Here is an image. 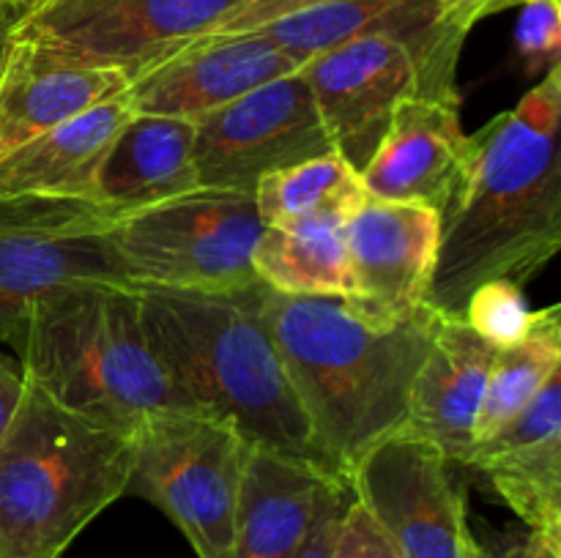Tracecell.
I'll return each mask as SVG.
<instances>
[{
	"label": "cell",
	"mask_w": 561,
	"mask_h": 558,
	"mask_svg": "<svg viewBox=\"0 0 561 558\" xmlns=\"http://www.w3.org/2000/svg\"><path fill=\"white\" fill-rule=\"evenodd\" d=\"M266 317L323 463L348 481L362 454L398 435L442 312H389L359 295L266 290Z\"/></svg>",
	"instance_id": "cell-1"
},
{
	"label": "cell",
	"mask_w": 561,
	"mask_h": 558,
	"mask_svg": "<svg viewBox=\"0 0 561 558\" xmlns=\"http://www.w3.org/2000/svg\"><path fill=\"white\" fill-rule=\"evenodd\" d=\"M561 66L469 135V173L442 213L427 304L460 317L480 284H526L561 249Z\"/></svg>",
	"instance_id": "cell-2"
},
{
	"label": "cell",
	"mask_w": 561,
	"mask_h": 558,
	"mask_svg": "<svg viewBox=\"0 0 561 558\" xmlns=\"http://www.w3.org/2000/svg\"><path fill=\"white\" fill-rule=\"evenodd\" d=\"M135 288L153 356L192 408L252 446L327 468L274 342L261 279L233 290Z\"/></svg>",
	"instance_id": "cell-3"
},
{
	"label": "cell",
	"mask_w": 561,
	"mask_h": 558,
	"mask_svg": "<svg viewBox=\"0 0 561 558\" xmlns=\"http://www.w3.org/2000/svg\"><path fill=\"white\" fill-rule=\"evenodd\" d=\"M14 353L27 381L96 425L135 432L162 410H195L159 367L129 282L85 279L44 293Z\"/></svg>",
	"instance_id": "cell-4"
},
{
	"label": "cell",
	"mask_w": 561,
	"mask_h": 558,
	"mask_svg": "<svg viewBox=\"0 0 561 558\" xmlns=\"http://www.w3.org/2000/svg\"><path fill=\"white\" fill-rule=\"evenodd\" d=\"M135 432L55 403L33 381L0 432L3 558H64L71 542L126 496Z\"/></svg>",
	"instance_id": "cell-5"
},
{
	"label": "cell",
	"mask_w": 561,
	"mask_h": 558,
	"mask_svg": "<svg viewBox=\"0 0 561 558\" xmlns=\"http://www.w3.org/2000/svg\"><path fill=\"white\" fill-rule=\"evenodd\" d=\"M263 219L250 191L197 189L113 217L107 246L129 284L233 290L257 282Z\"/></svg>",
	"instance_id": "cell-6"
},
{
	"label": "cell",
	"mask_w": 561,
	"mask_h": 558,
	"mask_svg": "<svg viewBox=\"0 0 561 558\" xmlns=\"http://www.w3.org/2000/svg\"><path fill=\"white\" fill-rule=\"evenodd\" d=\"M250 443L201 410H162L135 430L126 492L162 509L197 558H230Z\"/></svg>",
	"instance_id": "cell-7"
},
{
	"label": "cell",
	"mask_w": 561,
	"mask_h": 558,
	"mask_svg": "<svg viewBox=\"0 0 561 558\" xmlns=\"http://www.w3.org/2000/svg\"><path fill=\"white\" fill-rule=\"evenodd\" d=\"M460 47L463 42L425 47L367 36L299 66L334 151L362 173L400 104L416 96H458Z\"/></svg>",
	"instance_id": "cell-8"
},
{
	"label": "cell",
	"mask_w": 561,
	"mask_h": 558,
	"mask_svg": "<svg viewBox=\"0 0 561 558\" xmlns=\"http://www.w3.org/2000/svg\"><path fill=\"white\" fill-rule=\"evenodd\" d=\"M113 217L91 197H0V345L16 348L31 306L60 284L126 282L104 235Z\"/></svg>",
	"instance_id": "cell-9"
},
{
	"label": "cell",
	"mask_w": 561,
	"mask_h": 558,
	"mask_svg": "<svg viewBox=\"0 0 561 558\" xmlns=\"http://www.w3.org/2000/svg\"><path fill=\"white\" fill-rule=\"evenodd\" d=\"M241 0H49L14 33L129 82L195 38L217 33Z\"/></svg>",
	"instance_id": "cell-10"
},
{
	"label": "cell",
	"mask_w": 561,
	"mask_h": 558,
	"mask_svg": "<svg viewBox=\"0 0 561 558\" xmlns=\"http://www.w3.org/2000/svg\"><path fill=\"white\" fill-rule=\"evenodd\" d=\"M348 490L398 558H466L463 487L442 449L398 432L367 449Z\"/></svg>",
	"instance_id": "cell-11"
},
{
	"label": "cell",
	"mask_w": 561,
	"mask_h": 558,
	"mask_svg": "<svg viewBox=\"0 0 561 558\" xmlns=\"http://www.w3.org/2000/svg\"><path fill=\"white\" fill-rule=\"evenodd\" d=\"M192 124L203 189L252 195L268 173L334 151L301 71L266 82Z\"/></svg>",
	"instance_id": "cell-12"
},
{
	"label": "cell",
	"mask_w": 561,
	"mask_h": 558,
	"mask_svg": "<svg viewBox=\"0 0 561 558\" xmlns=\"http://www.w3.org/2000/svg\"><path fill=\"white\" fill-rule=\"evenodd\" d=\"M294 71L299 66L261 33H208L140 71L124 93L135 115L197 120Z\"/></svg>",
	"instance_id": "cell-13"
},
{
	"label": "cell",
	"mask_w": 561,
	"mask_h": 558,
	"mask_svg": "<svg viewBox=\"0 0 561 558\" xmlns=\"http://www.w3.org/2000/svg\"><path fill=\"white\" fill-rule=\"evenodd\" d=\"M460 96H416L394 109L359 178L370 200L416 202L442 217L469 173Z\"/></svg>",
	"instance_id": "cell-14"
},
{
	"label": "cell",
	"mask_w": 561,
	"mask_h": 558,
	"mask_svg": "<svg viewBox=\"0 0 561 558\" xmlns=\"http://www.w3.org/2000/svg\"><path fill=\"white\" fill-rule=\"evenodd\" d=\"M124 71L66 58L11 33L0 55V162L75 115L121 96Z\"/></svg>",
	"instance_id": "cell-15"
},
{
	"label": "cell",
	"mask_w": 561,
	"mask_h": 558,
	"mask_svg": "<svg viewBox=\"0 0 561 558\" xmlns=\"http://www.w3.org/2000/svg\"><path fill=\"white\" fill-rule=\"evenodd\" d=\"M354 295L389 312L427 304L442 217L416 202L367 200L343 224Z\"/></svg>",
	"instance_id": "cell-16"
},
{
	"label": "cell",
	"mask_w": 561,
	"mask_h": 558,
	"mask_svg": "<svg viewBox=\"0 0 561 558\" xmlns=\"http://www.w3.org/2000/svg\"><path fill=\"white\" fill-rule=\"evenodd\" d=\"M499 501L537 534L561 536V375L469 454Z\"/></svg>",
	"instance_id": "cell-17"
},
{
	"label": "cell",
	"mask_w": 561,
	"mask_h": 558,
	"mask_svg": "<svg viewBox=\"0 0 561 558\" xmlns=\"http://www.w3.org/2000/svg\"><path fill=\"white\" fill-rule=\"evenodd\" d=\"M493 356L496 345L482 339L463 317L444 315L411 386L400 432L433 443L449 463H469Z\"/></svg>",
	"instance_id": "cell-18"
},
{
	"label": "cell",
	"mask_w": 561,
	"mask_h": 558,
	"mask_svg": "<svg viewBox=\"0 0 561 558\" xmlns=\"http://www.w3.org/2000/svg\"><path fill=\"white\" fill-rule=\"evenodd\" d=\"M334 479L340 476L312 460L250 443L230 558H296Z\"/></svg>",
	"instance_id": "cell-19"
},
{
	"label": "cell",
	"mask_w": 561,
	"mask_h": 558,
	"mask_svg": "<svg viewBox=\"0 0 561 558\" xmlns=\"http://www.w3.org/2000/svg\"><path fill=\"white\" fill-rule=\"evenodd\" d=\"M192 189H197L195 124L131 115L110 142L88 197L118 217Z\"/></svg>",
	"instance_id": "cell-20"
},
{
	"label": "cell",
	"mask_w": 561,
	"mask_h": 558,
	"mask_svg": "<svg viewBox=\"0 0 561 558\" xmlns=\"http://www.w3.org/2000/svg\"><path fill=\"white\" fill-rule=\"evenodd\" d=\"M255 33L277 44L296 66L367 36H392L425 47L466 38L442 20L436 0H323Z\"/></svg>",
	"instance_id": "cell-21"
},
{
	"label": "cell",
	"mask_w": 561,
	"mask_h": 558,
	"mask_svg": "<svg viewBox=\"0 0 561 558\" xmlns=\"http://www.w3.org/2000/svg\"><path fill=\"white\" fill-rule=\"evenodd\" d=\"M131 115L121 93L16 148L0 162V197H88L110 142Z\"/></svg>",
	"instance_id": "cell-22"
},
{
	"label": "cell",
	"mask_w": 561,
	"mask_h": 558,
	"mask_svg": "<svg viewBox=\"0 0 561 558\" xmlns=\"http://www.w3.org/2000/svg\"><path fill=\"white\" fill-rule=\"evenodd\" d=\"M343 224L337 219L263 224L252 249L255 277L285 295H354Z\"/></svg>",
	"instance_id": "cell-23"
},
{
	"label": "cell",
	"mask_w": 561,
	"mask_h": 558,
	"mask_svg": "<svg viewBox=\"0 0 561 558\" xmlns=\"http://www.w3.org/2000/svg\"><path fill=\"white\" fill-rule=\"evenodd\" d=\"M557 375H561V306L551 304L535 310L526 337L496 348L474 421V446L520 414Z\"/></svg>",
	"instance_id": "cell-24"
},
{
	"label": "cell",
	"mask_w": 561,
	"mask_h": 558,
	"mask_svg": "<svg viewBox=\"0 0 561 558\" xmlns=\"http://www.w3.org/2000/svg\"><path fill=\"white\" fill-rule=\"evenodd\" d=\"M252 197L263 224H288L301 219L348 222L370 200L359 173L337 151L268 173L257 181Z\"/></svg>",
	"instance_id": "cell-25"
},
{
	"label": "cell",
	"mask_w": 561,
	"mask_h": 558,
	"mask_svg": "<svg viewBox=\"0 0 561 558\" xmlns=\"http://www.w3.org/2000/svg\"><path fill=\"white\" fill-rule=\"evenodd\" d=\"M466 323L496 348L518 342L526 337L535 321V310H529L524 284L513 279H493L480 284L466 301L460 312Z\"/></svg>",
	"instance_id": "cell-26"
},
{
	"label": "cell",
	"mask_w": 561,
	"mask_h": 558,
	"mask_svg": "<svg viewBox=\"0 0 561 558\" xmlns=\"http://www.w3.org/2000/svg\"><path fill=\"white\" fill-rule=\"evenodd\" d=\"M515 47L526 69L546 74L561 55V0H526L520 3Z\"/></svg>",
	"instance_id": "cell-27"
},
{
	"label": "cell",
	"mask_w": 561,
	"mask_h": 558,
	"mask_svg": "<svg viewBox=\"0 0 561 558\" xmlns=\"http://www.w3.org/2000/svg\"><path fill=\"white\" fill-rule=\"evenodd\" d=\"M348 481L334 479L329 481L327 490H323L321 503H318L316 520L310 525V534H307L305 545L299 547L296 558H334V545H337L340 523H343V514L348 509Z\"/></svg>",
	"instance_id": "cell-28"
},
{
	"label": "cell",
	"mask_w": 561,
	"mask_h": 558,
	"mask_svg": "<svg viewBox=\"0 0 561 558\" xmlns=\"http://www.w3.org/2000/svg\"><path fill=\"white\" fill-rule=\"evenodd\" d=\"M334 558H398V553L389 547V542L373 525L365 509L351 498L348 509L343 514V523H340Z\"/></svg>",
	"instance_id": "cell-29"
},
{
	"label": "cell",
	"mask_w": 561,
	"mask_h": 558,
	"mask_svg": "<svg viewBox=\"0 0 561 558\" xmlns=\"http://www.w3.org/2000/svg\"><path fill=\"white\" fill-rule=\"evenodd\" d=\"M466 558H561V536L526 531L524 539L488 545V542L477 539L471 531L469 542H466Z\"/></svg>",
	"instance_id": "cell-30"
},
{
	"label": "cell",
	"mask_w": 561,
	"mask_h": 558,
	"mask_svg": "<svg viewBox=\"0 0 561 558\" xmlns=\"http://www.w3.org/2000/svg\"><path fill=\"white\" fill-rule=\"evenodd\" d=\"M318 3H323V0H241L239 9L222 22L217 33L257 31V27L268 25V22L283 20V16L296 14V11H305Z\"/></svg>",
	"instance_id": "cell-31"
},
{
	"label": "cell",
	"mask_w": 561,
	"mask_h": 558,
	"mask_svg": "<svg viewBox=\"0 0 561 558\" xmlns=\"http://www.w3.org/2000/svg\"><path fill=\"white\" fill-rule=\"evenodd\" d=\"M520 3H526V0H436L442 20L453 25L455 31L463 33V36L477 22L488 20L493 14H502L507 9H515Z\"/></svg>",
	"instance_id": "cell-32"
},
{
	"label": "cell",
	"mask_w": 561,
	"mask_h": 558,
	"mask_svg": "<svg viewBox=\"0 0 561 558\" xmlns=\"http://www.w3.org/2000/svg\"><path fill=\"white\" fill-rule=\"evenodd\" d=\"M25 388V372H22L20 361H11L9 356L0 353V432L9 425L11 414H14L16 403Z\"/></svg>",
	"instance_id": "cell-33"
},
{
	"label": "cell",
	"mask_w": 561,
	"mask_h": 558,
	"mask_svg": "<svg viewBox=\"0 0 561 558\" xmlns=\"http://www.w3.org/2000/svg\"><path fill=\"white\" fill-rule=\"evenodd\" d=\"M22 20H25V16H22V11L16 9L11 0H0V49L5 47V42H9L11 33L16 31V25H20Z\"/></svg>",
	"instance_id": "cell-34"
},
{
	"label": "cell",
	"mask_w": 561,
	"mask_h": 558,
	"mask_svg": "<svg viewBox=\"0 0 561 558\" xmlns=\"http://www.w3.org/2000/svg\"><path fill=\"white\" fill-rule=\"evenodd\" d=\"M11 3H14L16 9L22 11V16H27V14H31V11H36V9H42V5H47L49 0H11Z\"/></svg>",
	"instance_id": "cell-35"
},
{
	"label": "cell",
	"mask_w": 561,
	"mask_h": 558,
	"mask_svg": "<svg viewBox=\"0 0 561 558\" xmlns=\"http://www.w3.org/2000/svg\"><path fill=\"white\" fill-rule=\"evenodd\" d=\"M0 558H3V550H0Z\"/></svg>",
	"instance_id": "cell-36"
},
{
	"label": "cell",
	"mask_w": 561,
	"mask_h": 558,
	"mask_svg": "<svg viewBox=\"0 0 561 558\" xmlns=\"http://www.w3.org/2000/svg\"><path fill=\"white\" fill-rule=\"evenodd\" d=\"M0 55H3V49H0Z\"/></svg>",
	"instance_id": "cell-37"
}]
</instances>
